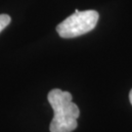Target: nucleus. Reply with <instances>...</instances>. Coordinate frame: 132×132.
Masks as SVG:
<instances>
[{
  "mask_svg": "<svg viewBox=\"0 0 132 132\" xmlns=\"http://www.w3.org/2000/svg\"><path fill=\"white\" fill-rule=\"evenodd\" d=\"M129 100H130V103H131V105H132V89H131V91H130V93H129Z\"/></svg>",
  "mask_w": 132,
  "mask_h": 132,
  "instance_id": "4",
  "label": "nucleus"
},
{
  "mask_svg": "<svg viewBox=\"0 0 132 132\" xmlns=\"http://www.w3.org/2000/svg\"><path fill=\"white\" fill-rule=\"evenodd\" d=\"M48 101L54 111L50 123V132H71L77 127L80 112L72 102V96L68 91L53 89L48 93Z\"/></svg>",
  "mask_w": 132,
  "mask_h": 132,
  "instance_id": "1",
  "label": "nucleus"
},
{
  "mask_svg": "<svg viewBox=\"0 0 132 132\" xmlns=\"http://www.w3.org/2000/svg\"><path fill=\"white\" fill-rule=\"evenodd\" d=\"M11 23V17L7 14L0 15V32Z\"/></svg>",
  "mask_w": 132,
  "mask_h": 132,
  "instance_id": "3",
  "label": "nucleus"
},
{
  "mask_svg": "<svg viewBox=\"0 0 132 132\" xmlns=\"http://www.w3.org/2000/svg\"><path fill=\"white\" fill-rule=\"evenodd\" d=\"M99 20V14L94 10L79 11L64 20L57 26V32L63 38H73L91 31L96 27Z\"/></svg>",
  "mask_w": 132,
  "mask_h": 132,
  "instance_id": "2",
  "label": "nucleus"
}]
</instances>
